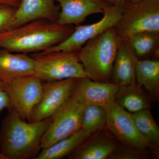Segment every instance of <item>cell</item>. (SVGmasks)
Masks as SVG:
<instances>
[{
  "label": "cell",
  "instance_id": "1",
  "mask_svg": "<svg viewBox=\"0 0 159 159\" xmlns=\"http://www.w3.org/2000/svg\"><path fill=\"white\" fill-rule=\"evenodd\" d=\"M52 118L26 122L14 109L8 110L0 129V152L4 159H35Z\"/></svg>",
  "mask_w": 159,
  "mask_h": 159
},
{
  "label": "cell",
  "instance_id": "2",
  "mask_svg": "<svg viewBox=\"0 0 159 159\" xmlns=\"http://www.w3.org/2000/svg\"><path fill=\"white\" fill-rule=\"evenodd\" d=\"M71 26L39 20L0 34V48L14 53H40L58 44L73 32Z\"/></svg>",
  "mask_w": 159,
  "mask_h": 159
},
{
  "label": "cell",
  "instance_id": "3",
  "mask_svg": "<svg viewBox=\"0 0 159 159\" xmlns=\"http://www.w3.org/2000/svg\"><path fill=\"white\" fill-rule=\"evenodd\" d=\"M121 40L113 27L83 46L77 53L86 77L99 82H111L114 61Z\"/></svg>",
  "mask_w": 159,
  "mask_h": 159
},
{
  "label": "cell",
  "instance_id": "4",
  "mask_svg": "<svg viewBox=\"0 0 159 159\" xmlns=\"http://www.w3.org/2000/svg\"><path fill=\"white\" fill-rule=\"evenodd\" d=\"M31 56L34 59V75L43 81L86 77L77 52L56 51Z\"/></svg>",
  "mask_w": 159,
  "mask_h": 159
},
{
  "label": "cell",
  "instance_id": "5",
  "mask_svg": "<svg viewBox=\"0 0 159 159\" xmlns=\"http://www.w3.org/2000/svg\"><path fill=\"white\" fill-rule=\"evenodd\" d=\"M114 27L122 39L144 31L159 32V0L126 3L122 18Z\"/></svg>",
  "mask_w": 159,
  "mask_h": 159
},
{
  "label": "cell",
  "instance_id": "6",
  "mask_svg": "<svg viewBox=\"0 0 159 159\" xmlns=\"http://www.w3.org/2000/svg\"><path fill=\"white\" fill-rule=\"evenodd\" d=\"M1 81L11 107L20 117L29 122L42 97V80L35 75H31Z\"/></svg>",
  "mask_w": 159,
  "mask_h": 159
},
{
  "label": "cell",
  "instance_id": "7",
  "mask_svg": "<svg viewBox=\"0 0 159 159\" xmlns=\"http://www.w3.org/2000/svg\"><path fill=\"white\" fill-rule=\"evenodd\" d=\"M124 6H107L102 13L103 16L101 20L89 25L76 26L66 39L40 53L45 54L56 51L78 52L90 40L116 25L122 18Z\"/></svg>",
  "mask_w": 159,
  "mask_h": 159
},
{
  "label": "cell",
  "instance_id": "8",
  "mask_svg": "<svg viewBox=\"0 0 159 159\" xmlns=\"http://www.w3.org/2000/svg\"><path fill=\"white\" fill-rule=\"evenodd\" d=\"M84 106L73 95L52 117L42 139V148L70 136L81 129Z\"/></svg>",
  "mask_w": 159,
  "mask_h": 159
},
{
  "label": "cell",
  "instance_id": "9",
  "mask_svg": "<svg viewBox=\"0 0 159 159\" xmlns=\"http://www.w3.org/2000/svg\"><path fill=\"white\" fill-rule=\"evenodd\" d=\"M107 129L125 146L144 150L150 148L148 142L139 132L132 115L116 102L105 108Z\"/></svg>",
  "mask_w": 159,
  "mask_h": 159
},
{
  "label": "cell",
  "instance_id": "10",
  "mask_svg": "<svg viewBox=\"0 0 159 159\" xmlns=\"http://www.w3.org/2000/svg\"><path fill=\"white\" fill-rule=\"evenodd\" d=\"M77 80L67 79L43 83L42 97L33 111L29 122H38L52 118L71 97Z\"/></svg>",
  "mask_w": 159,
  "mask_h": 159
},
{
  "label": "cell",
  "instance_id": "11",
  "mask_svg": "<svg viewBox=\"0 0 159 159\" xmlns=\"http://www.w3.org/2000/svg\"><path fill=\"white\" fill-rule=\"evenodd\" d=\"M120 86L87 78L78 79L72 95L84 106L97 105L104 108L115 102Z\"/></svg>",
  "mask_w": 159,
  "mask_h": 159
},
{
  "label": "cell",
  "instance_id": "12",
  "mask_svg": "<svg viewBox=\"0 0 159 159\" xmlns=\"http://www.w3.org/2000/svg\"><path fill=\"white\" fill-rule=\"evenodd\" d=\"M55 1L61 8L56 22L62 25H78L89 16L103 13L110 5L102 0Z\"/></svg>",
  "mask_w": 159,
  "mask_h": 159
},
{
  "label": "cell",
  "instance_id": "13",
  "mask_svg": "<svg viewBox=\"0 0 159 159\" xmlns=\"http://www.w3.org/2000/svg\"><path fill=\"white\" fill-rule=\"evenodd\" d=\"M59 12L55 0H20L16 10L13 28L36 20L56 22Z\"/></svg>",
  "mask_w": 159,
  "mask_h": 159
},
{
  "label": "cell",
  "instance_id": "14",
  "mask_svg": "<svg viewBox=\"0 0 159 159\" xmlns=\"http://www.w3.org/2000/svg\"><path fill=\"white\" fill-rule=\"evenodd\" d=\"M138 60L128 42L122 39L114 61L111 82L120 86L135 84Z\"/></svg>",
  "mask_w": 159,
  "mask_h": 159
},
{
  "label": "cell",
  "instance_id": "15",
  "mask_svg": "<svg viewBox=\"0 0 159 159\" xmlns=\"http://www.w3.org/2000/svg\"><path fill=\"white\" fill-rule=\"evenodd\" d=\"M93 135V137H91V136L70 155V159H108L118 148L116 141L102 133V130Z\"/></svg>",
  "mask_w": 159,
  "mask_h": 159
},
{
  "label": "cell",
  "instance_id": "16",
  "mask_svg": "<svg viewBox=\"0 0 159 159\" xmlns=\"http://www.w3.org/2000/svg\"><path fill=\"white\" fill-rule=\"evenodd\" d=\"M34 74V61L32 56L0 48V80Z\"/></svg>",
  "mask_w": 159,
  "mask_h": 159
},
{
  "label": "cell",
  "instance_id": "17",
  "mask_svg": "<svg viewBox=\"0 0 159 159\" xmlns=\"http://www.w3.org/2000/svg\"><path fill=\"white\" fill-rule=\"evenodd\" d=\"M136 83L144 88L152 97L157 99L159 92L158 59H139L135 72Z\"/></svg>",
  "mask_w": 159,
  "mask_h": 159
},
{
  "label": "cell",
  "instance_id": "18",
  "mask_svg": "<svg viewBox=\"0 0 159 159\" xmlns=\"http://www.w3.org/2000/svg\"><path fill=\"white\" fill-rule=\"evenodd\" d=\"M90 137L80 129L70 136L42 148L35 159H59L70 155Z\"/></svg>",
  "mask_w": 159,
  "mask_h": 159
},
{
  "label": "cell",
  "instance_id": "19",
  "mask_svg": "<svg viewBox=\"0 0 159 159\" xmlns=\"http://www.w3.org/2000/svg\"><path fill=\"white\" fill-rule=\"evenodd\" d=\"M120 107L130 114L149 109V101L140 87L134 84L120 86L115 99Z\"/></svg>",
  "mask_w": 159,
  "mask_h": 159
},
{
  "label": "cell",
  "instance_id": "20",
  "mask_svg": "<svg viewBox=\"0 0 159 159\" xmlns=\"http://www.w3.org/2000/svg\"><path fill=\"white\" fill-rule=\"evenodd\" d=\"M139 59H158L159 32L144 31L126 39Z\"/></svg>",
  "mask_w": 159,
  "mask_h": 159
},
{
  "label": "cell",
  "instance_id": "21",
  "mask_svg": "<svg viewBox=\"0 0 159 159\" xmlns=\"http://www.w3.org/2000/svg\"><path fill=\"white\" fill-rule=\"evenodd\" d=\"M132 115L137 129L150 148L157 149L159 145V127L150 109L143 110Z\"/></svg>",
  "mask_w": 159,
  "mask_h": 159
},
{
  "label": "cell",
  "instance_id": "22",
  "mask_svg": "<svg viewBox=\"0 0 159 159\" xmlns=\"http://www.w3.org/2000/svg\"><path fill=\"white\" fill-rule=\"evenodd\" d=\"M106 120L105 108L97 105L86 106L83 115L81 129L91 136L102 130L106 125Z\"/></svg>",
  "mask_w": 159,
  "mask_h": 159
},
{
  "label": "cell",
  "instance_id": "23",
  "mask_svg": "<svg viewBox=\"0 0 159 159\" xmlns=\"http://www.w3.org/2000/svg\"><path fill=\"white\" fill-rule=\"evenodd\" d=\"M16 8L0 3V34L13 28Z\"/></svg>",
  "mask_w": 159,
  "mask_h": 159
},
{
  "label": "cell",
  "instance_id": "24",
  "mask_svg": "<svg viewBox=\"0 0 159 159\" xmlns=\"http://www.w3.org/2000/svg\"><path fill=\"white\" fill-rule=\"evenodd\" d=\"M127 148H117L108 159H142L148 157L144 150H139L127 146Z\"/></svg>",
  "mask_w": 159,
  "mask_h": 159
},
{
  "label": "cell",
  "instance_id": "25",
  "mask_svg": "<svg viewBox=\"0 0 159 159\" xmlns=\"http://www.w3.org/2000/svg\"><path fill=\"white\" fill-rule=\"evenodd\" d=\"M11 107L8 95L3 90L2 81L0 80V112L4 109L9 110Z\"/></svg>",
  "mask_w": 159,
  "mask_h": 159
},
{
  "label": "cell",
  "instance_id": "26",
  "mask_svg": "<svg viewBox=\"0 0 159 159\" xmlns=\"http://www.w3.org/2000/svg\"><path fill=\"white\" fill-rule=\"evenodd\" d=\"M112 6H124L126 3L124 0H102Z\"/></svg>",
  "mask_w": 159,
  "mask_h": 159
},
{
  "label": "cell",
  "instance_id": "27",
  "mask_svg": "<svg viewBox=\"0 0 159 159\" xmlns=\"http://www.w3.org/2000/svg\"><path fill=\"white\" fill-rule=\"evenodd\" d=\"M20 0H0V3L6 4L17 8L19 5Z\"/></svg>",
  "mask_w": 159,
  "mask_h": 159
},
{
  "label": "cell",
  "instance_id": "28",
  "mask_svg": "<svg viewBox=\"0 0 159 159\" xmlns=\"http://www.w3.org/2000/svg\"><path fill=\"white\" fill-rule=\"evenodd\" d=\"M124 1L127 3H135L138 2L141 0H124Z\"/></svg>",
  "mask_w": 159,
  "mask_h": 159
},
{
  "label": "cell",
  "instance_id": "29",
  "mask_svg": "<svg viewBox=\"0 0 159 159\" xmlns=\"http://www.w3.org/2000/svg\"></svg>",
  "mask_w": 159,
  "mask_h": 159
}]
</instances>
